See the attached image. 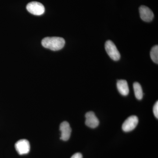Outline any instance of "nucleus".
I'll return each mask as SVG.
<instances>
[{
  "instance_id": "13",
  "label": "nucleus",
  "mask_w": 158,
  "mask_h": 158,
  "mask_svg": "<svg viewBox=\"0 0 158 158\" xmlns=\"http://www.w3.org/2000/svg\"><path fill=\"white\" fill-rule=\"evenodd\" d=\"M71 158H83V156L81 153L77 152L73 155Z\"/></svg>"
},
{
  "instance_id": "4",
  "label": "nucleus",
  "mask_w": 158,
  "mask_h": 158,
  "mask_svg": "<svg viewBox=\"0 0 158 158\" xmlns=\"http://www.w3.org/2000/svg\"><path fill=\"white\" fill-rule=\"evenodd\" d=\"M15 149L20 155L27 154L30 151V144L26 139H21L16 142L15 145Z\"/></svg>"
},
{
  "instance_id": "6",
  "label": "nucleus",
  "mask_w": 158,
  "mask_h": 158,
  "mask_svg": "<svg viewBox=\"0 0 158 158\" xmlns=\"http://www.w3.org/2000/svg\"><path fill=\"white\" fill-rule=\"evenodd\" d=\"M139 13L141 19L146 22H151L154 16L153 12L151 9L146 6H140L139 8Z\"/></svg>"
},
{
  "instance_id": "12",
  "label": "nucleus",
  "mask_w": 158,
  "mask_h": 158,
  "mask_svg": "<svg viewBox=\"0 0 158 158\" xmlns=\"http://www.w3.org/2000/svg\"><path fill=\"white\" fill-rule=\"evenodd\" d=\"M153 113L157 118H158V102L157 101L153 106Z\"/></svg>"
},
{
  "instance_id": "9",
  "label": "nucleus",
  "mask_w": 158,
  "mask_h": 158,
  "mask_svg": "<svg viewBox=\"0 0 158 158\" xmlns=\"http://www.w3.org/2000/svg\"><path fill=\"white\" fill-rule=\"evenodd\" d=\"M117 88L118 92L123 96H127L129 93L128 85L126 80L118 81L117 83Z\"/></svg>"
},
{
  "instance_id": "1",
  "label": "nucleus",
  "mask_w": 158,
  "mask_h": 158,
  "mask_svg": "<svg viewBox=\"0 0 158 158\" xmlns=\"http://www.w3.org/2000/svg\"><path fill=\"white\" fill-rule=\"evenodd\" d=\"M42 45L44 47L52 51H59L64 47L65 40L60 37H47L42 40Z\"/></svg>"
},
{
  "instance_id": "3",
  "label": "nucleus",
  "mask_w": 158,
  "mask_h": 158,
  "mask_svg": "<svg viewBox=\"0 0 158 158\" xmlns=\"http://www.w3.org/2000/svg\"><path fill=\"white\" fill-rule=\"evenodd\" d=\"M27 9L31 14L36 15H41L45 11L44 6L41 3L37 2L29 3L27 5Z\"/></svg>"
},
{
  "instance_id": "5",
  "label": "nucleus",
  "mask_w": 158,
  "mask_h": 158,
  "mask_svg": "<svg viewBox=\"0 0 158 158\" xmlns=\"http://www.w3.org/2000/svg\"><path fill=\"white\" fill-rule=\"evenodd\" d=\"M138 123V118L137 116H130L123 124L122 129L126 132L131 131L135 128Z\"/></svg>"
},
{
  "instance_id": "7",
  "label": "nucleus",
  "mask_w": 158,
  "mask_h": 158,
  "mask_svg": "<svg viewBox=\"0 0 158 158\" xmlns=\"http://www.w3.org/2000/svg\"><path fill=\"white\" fill-rule=\"evenodd\" d=\"M59 129L61 132L60 139L64 141H68L70 138L72 132L69 123L66 121L63 122L60 124Z\"/></svg>"
},
{
  "instance_id": "2",
  "label": "nucleus",
  "mask_w": 158,
  "mask_h": 158,
  "mask_svg": "<svg viewBox=\"0 0 158 158\" xmlns=\"http://www.w3.org/2000/svg\"><path fill=\"white\" fill-rule=\"evenodd\" d=\"M105 49L109 56L114 61H118L120 58V54L118 49L113 41L108 40L105 44Z\"/></svg>"
},
{
  "instance_id": "10",
  "label": "nucleus",
  "mask_w": 158,
  "mask_h": 158,
  "mask_svg": "<svg viewBox=\"0 0 158 158\" xmlns=\"http://www.w3.org/2000/svg\"><path fill=\"white\" fill-rule=\"evenodd\" d=\"M133 88L136 98L139 100L142 99L143 96V90L140 84L138 82H135L133 85Z\"/></svg>"
},
{
  "instance_id": "8",
  "label": "nucleus",
  "mask_w": 158,
  "mask_h": 158,
  "mask_svg": "<svg viewBox=\"0 0 158 158\" xmlns=\"http://www.w3.org/2000/svg\"><path fill=\"white\" fill-rule=\"evenodd\" d=\"M85 124L88 127L91 128H95L98 126L99 124V121L94 112H88L85 115Z\"/></svg>"
},
{
  "instance_id": "11",
  "label": "nucleus",
  "mask_w": 158,
  "mask_h": 158,
  "mask_svg": "<svg viewBox=\"0 0 158 158\" xmlns=\"http://www.w3.org/2000/svg\"><path fill=\"white\" fill-rule=\"evenodd\" d=\"M150 57L152 60L155 63H158V46H154L152 48L150 52Z\"/></svg>"
}]
</instances>
